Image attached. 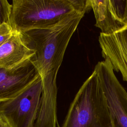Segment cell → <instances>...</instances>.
I'll use <instances>...</instances> for the list:
<instances>
[{
  "label": "cell",
  "instance_id": "obj_8",
  "mask_svg": "<svg viewBox=\"0 0 127 127\" xmlns=\"http://www.w3.org/2000/svg\"><path fill=\"white\" fill-rule=\"evenodd\" d=\"M35 54V51L27 45L21 33L13 31L0 47V67H14L31 59Z\"/></svg>",
  "mask_w": 127,
  "mask_h": 127
},
{
  "label": "cell",
  "instance_id": "obj_2",
  "mask_svg": "<svg viewBox=\"0 0 127 127\" xmlns=\"http://www.w3.org/2000/svg\"><path fill=\"white\" fill-rule=\"evenodd\" d=\"M9 24L23 33L53 27L76 12L85 13V0H13Z\"/></svg>",
  "mask_w": 127,
  "mask_h": 127
},
{
  "label": "cell",
  "instance_id": "obj_6",
  "mask_svg": "<svg viewBox=\"0 0 127 127\" xmlns=\"http://www.w3.org/2000/svg\"><path fill=\"white\" fill-rule=\"evenodd\" d=\"M39 75L32 58L11 68L0 67V102L16 96Z\"/></svg>",
  "mask_w": 127,
  "mask_h": 127
},
{
  "label": "cell",
  "instance_id": "obj_9",
  "mask_svg": "<svg viewBox=\"0 0 127 127\" xmlns=\"http://www.w3.org/2000/svg\"><path fill=\"white\" fill-rule=\"evenodd\" d=\"M95 26L101 33L112 34L126 27L120 20L111 0H90Z\"/></svg>",
  "mask_w": 127,
  "mask_h": 127
},
{
  "label": "cell",
  "instance_id": "obj_12",
  "mask_svg": "<svg viewBox=\"0 0 127 127\" xmlns=\"http://www.w3.org/2000/svg\"><path fill=\"white\" fill-rule=\"evenodd\" d=\"M0 127H10L7 123L4 120L0 114Z\"/></svg>",
  "mask_w": 127,
  "mask_h": 127
},
{
  "label": "cell",
  "instance_id": "obj_4",
  "mask_svg": "<svg viewBox=\"0 0 127 127\" xmlns=\"http://www.w3.org/2000/svg\"><path fill=\"white\" fill-rule=\"evenodd\" d=\"M42 91L39 75L16 96L0 102V114L10 127H35Z\"/></svg>",
  "mask_w": 127,
  "mask_h": 127
},
{
  "label": "cell",
  "instance_id": "obj_1",
  "mask_svg": "<svg viewBox=\"0 0 127 127\" xmlns=\"http://www.w3.org/2000/svg\"><path fill=\"white\" fill-rule=\"evenodd\" d=\"M84 14L76 12L50 28L21 33L27 45L35 51L32 60L42 80L35 127H57V75L70 39Z\"/></svg>",
  "mask_w": 127,
  "mask_h": 127
},
{
  "label": "cell",
  "instance_id": "obj_10",
  "mask_svg": "<svg viewBox=\"0 0 127 127\" xmlns=\"http://www.w3.org/2000/svg\"><path fill=\"white\" fill-rule=\"evenodd\" d=\"M11 7V4L7 0H0V25L3 23L9 24Z\"/></svg>",
  "mask_w": 127,
  "mask_h": 127
},
{
  "label": "cell",
  "instance_id": "obj_5",
  "mask_svg": "<svg viewBox=\"0 0 127 127\" xmlns=\"http://www.w3.org/2000/svg\"><path fill=\"white\" fill-rule=\"evenodd\" d=\"M94 69L98 74L105 94L114 127H127V92L108 60L99 62Z\"/></svg>",
  "mask_w": 127,
  "mask_h": 127
},
{
  "label": "cell",
  "instance_id": "obj_3",
  "mask_svg": "<svg viewBox=\"0 0 127 127\" xmlns=\"http://www.w3.org/2000/svg\"><path fill=\"white\" fill-rule=\"evenodd\" d=\"M58 127H114L105 94L96 70L80 87L64 123Z\"/></svg>",
  "mask_w": 127,
  "mask_h": 127
},
{
  "label": "cell",
  "instance_id": "obj_11",
  "mask_svg": "<svg viewBox=\"0 0 127 127\" xmlns=\"http://www.w3.org/2000/svg\"><path fill=\"white\" fill-rule=\"evenodd\" d=\"M13 31L8 23L0 25V47L11 36Z\"/></svg>",
  "mask_w": 127,
  "mask_h": 127
},
{
  "label": "cell",
  "instance_id": "obj_7",
  "mask_svg": "<svg viewBox=\"0 0 127 127\" xmlns=\"http://www.w3.org/2000/svg\"><path fill=\"white\" fill-rule=\"evenodd\" d=\"M98 41L104 60L127 82V26L112 34L100 33Z\"/></svg>",
  "mask_w": 127,
  "mask_h": 127
}]
</instances>
